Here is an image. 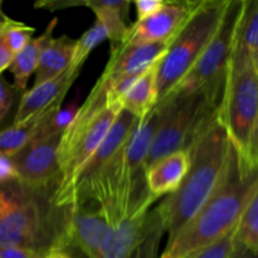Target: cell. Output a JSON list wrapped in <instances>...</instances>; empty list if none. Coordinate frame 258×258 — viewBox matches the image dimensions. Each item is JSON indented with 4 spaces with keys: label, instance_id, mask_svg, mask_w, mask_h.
I'll use <instances>...</instances> for the list:
<instances>
[{
    "label": "cell",
    "instance_id": "1",
    "mask_svg": "<svg viewBox=\"0 0 258 258\" xmlns=\"http://www.w3.org/2000/svg\"><path fill=\"white\" fill-rule=\"evenodd\" d=\"M3 212L0 248H20L48 253L70 247L73 208H58L55 185L30 186L19 180L0 185Z\"/></svg>",
    "mask_w": 258,
    "mask_h": 258
},
{
    "label": "cell",
    "instance_id": "2",
    "mask_svg": "<svg viewBox=\"0 0 258 258\" xmlns=\"http://www.w3.org/2000/svg\"><path fill=\"white\" fill-rule=\"evenodd\" d=\"M258 190L257 173L243 176L231 146L226 170L208 201L179 231L159 258H196L228 236L239 221L244 207Z\"/></svg>",
    "mask_w": 258,
    "mask_h": 258
},
{
    "label": "cell",
    "instance_id": "3",
    "mask_svg": "<svg viewBox=\"0 0 258 258\" xmlns=\"http://www.w3.org/2000/svg\"><path fill=\"white\" fill-rule=\"evenodd\" d=\"M188 153L190 164L183 183L154 209L164 232H168V241H171L198 213L226 170L231 144L221 116H217L199 134Z\"/></svg>",
    "mask_w": 258,
    "mask_h": 258
},
{
    "label": "cell",
    "instance_id": "4",
    "mask_svg": "<svg viewBox=\"0 0 258 258\" xmlns=\"http://www.w3.org/2000/svg\"><path fill=\"white\" fill-rule=\"evenodd\" d=\"M226 83L188 93H174L156 103L158 125L146 158V169L179 150H188L199 134L219 115Z\"/></svg>",
    "mask_w": 258,
    "mask_h": 258
},
{
    "label": "cell",
    "instance_id": "5",
    "mask_svg": "<svg viewBox=\"0 0 258 258\" xmlns=\"http://www.w3.org/2000/svg\"><path fill=\"white\" fill-rule=\"evenodd\" d=\"M219 116L236 153L241 174L248 176L257 173L258 70L228 71Z\"/></svg>",
    "mask_w": 258,
    "mask_h": 258
},
{
    "label": "cell",
    "instance_id": "6",
    "mask_svg": "<svg viewBox=\"0 0 258 258\" xmlns=\"http://www.w3.org/2000/svg\"><path fill=\"white\" fill-rule=\"evenodd\" d=\"M121 110L120 106H108L87 122L66 126L58 148L59 178L53 191V202L58 208L75 207L83 171Z\"/></svg>",
    "mask_w": 258,
    "mask_h": 258
},
{
    "label": "cell",
    "instance_id": "7",
    "mask_svg": "<svg viewBox=\"0 0 258 258\" xmlns=\"http://www.w3.org/2000/svg\"><path fill=\"white\" fill-rule=\"evenodd\" d=\"M228 0H203L178 33L158 68V102L165 100L191 70L218 30Z\"/></svg>",
    "mask_w": 258,
    "mask_h": 258
},
{
    "label": "cell",
    "instance_id": "8",
    "mask_svg": "<svg viewBox=\"0 0 258 258\" xmlns=\"http://www.w3.org/2000/svg\"><path fill=\"white\" fill-rule=\"evenodd\" d=\"M71 120L72 117L66 116L62 110L57 111L22 150L10 156L20 183L30 186L57 185L58 148L63 130Z\"/></svg>",
    "mask_w": 258,
    "mask_h": 258
},
{
    "label": "cell",
    "instance_id": "9",
    "mask_svg": "<svg viewBox=\"0 0 258 258\" xmlns=\"http://www.w3.org/2000/svg\"><path fill=\"white\" fill-rule=\"evenodd\" d=\"M242 5L243 0H228L217 33L196 64L170 95L194 92L208 86L226 83Z\"/></svg>",
    "mask_w": 258,
    "mask_h": 258
},
{
    "label": "cell",
    "instance_id": "10",
    "mask_svg": "<svg viewBox=\"0 0 258 258\" xmlns=\"http://www.w3.org/2000/svg\"><path fill=\"white\" fill-rule=\"evenodd\" d=\"M163 226L150 207H141L112 226L100 258H158Z\"/></svg>",
    "mask_w": 258,
    "mask_h": 258
},
{
    "label": "cell",
    "instance_id": "11",
    "mask_svg": "<svg viewBox=\"0 0 258 258\" xmlns=\"http://www.w3.org/2000/svg\"><path fill=\"white\" fill-rule=\"evenodd\" d=\"M203 0H178L165 2L159 12L141 22L130 25L127 38L122 47L171 43L185 27Z\"/></svg>",
    "mask_w": 258,
    "mask_h": 258
},
{
    "label": "cell",
    "instance_id": "12",
    "mask_svg": "<svg viewBox=\"0 0 258 258\" xmlns=\"http://www.w3.org/2000/svg\"><path fill=\"white\" fill-rule=\"evenodd\" d=\"M113 224L106 212L92 202L77 201L70 224V246L87 258H100Z\"/></svg>",
    "mask_w": 258,
    "mask_h": 258
},
{
    "label": "cell",
    "instance_id": "13",
    "mask_svg": "<svg viewBox=\"0 0 258 258\" xmlns=\"http://www.w3.org/2000/svg\"><path fill=\"white\" fill-rule=\"evenodd\" d=\"M80 72L81 70L68 67L53 80L33 86L32 90L25 91L20 98L13 126H23L35 118L47 117L59 111L68 90Z\"/></svg>",
    "mask_w": 258,
    "mask_h": 258
},
{
    "label": "cell",
    "instance_id": "14",
    "mask_svg": "<svg viewBox=\"0 0 258 258\" xmlns=\"http://www.w3.org/2000/svg\"><path fill=\"white\" fill-rule=\"evenodd\" d=\"M258 70V2L243 0L237 23L229 72Z\"/></svg>",
    "mask_w": 258,
    "mask_h": 258
},
{
    "label": "cell",
    "instance_id": "15",
    "mask_svg": "<svg viewBox=\"0 0 258 258\" xmlns=\"http://www.w3.org/2000/svg\"><path fill=\"white\" fill-rule=\"evenodd\" d=\"M189 164L190 156L188 150H179L149 166L145 173L149 193L156 199L174 193L183 183Z\"/></svg>",
    "mask_w": 258,
    "mask_h": 258
},
{
    "label": "cell",
    "instance_id": "16",
    "mask_svg": "<svg viewBox=\"0 0 258 258\" xmlns=\"http://www.w3.org/2000/svg\"><path fill=\"white\" fill-rule=\"evenodd\" d=\"M169 45L170 43H155L136 47H120L111 52L110 60L102 75L117 76L144 72L165 55Z\"/></svg>",
    "mask_w": 258,
    "mask_h": 258
},
{
    "label": "cell",
    "instance_id": "17",
    "mask_svg": "<svg viewBox=\"0 0 258 258\" xmlns=\"http://www.w3.org/2000/svg\"><path fill=\"white\" fill-rule=\"evenodd\" d=\"M80 7H88L96 15V20L102 24L106 37L111 43V52L122 47L127 38L130 27L126 23L130 2L126 0H85Z\"/></svg>",
    "mask_w": 258,
    "mask_h": 258
},
{
    "label": "cell",
    "instance_id": "18",
    "mask_svg": "<svg viewBox=\"0 0 258 258\" xmlns=\"http://www.w3.org/2000/svg\"><path fill=\"white\" fill-rule=\"evenodd\" d=\"M161 58L148 68L121 97L120 106L138 120H144L158 102V68Z\"/></svg>",
    "mask_w": 258,
    "mask_h": 258
},
{
    "label": "cell",
    "instance_id": "19",
    "mask_svg": "<svg viewBox=\"0 0 258 258\" xmlns=\"http://www.w3.org/2000/svg\"><path fill=\"white\" fill-rule=\"evenodd\" d=\"M139 121L140 120H138L135 116L128 113L127 111L121 110L117 117H116L115 122L112 123L108 133L106 134L105 139H103L102 143L98 146L97 151L92 156L88 165L86 166L81 179L96 173L98 169L106 165L113 158V155L125 145Z\"/></svg>",
    "mask_w": 258,
    "mask_h": 258
},
{
    "label": "cell",
    "instance_id": "20",
    "mask_svg": "<svg viewBox=\"0 0 258 258\" xmlns=\"http://www.w3.org/2000/svg\"><path fill=\"white\" fill-rule=\"evenodd\" d=\"M58 19L54 18L50 20L49 24L44 29V32L37 38H32L29 42L25 44V47L19 53L14 55L12 60V64L9 66V70L14 77V90L19 92H25L28 81L30 76L37 71L38 63H39L40 54L43 49L53 37V30L57 27Z\"/></svg>",
    "mask_w": 258,
    "mask_h": 258
},
{
    "label": "cell",
    "instance_id": "21",
    "mask_svg": "<svg viewBox=\"0 0 258 258\" xmlns=\"http://www.w3.org/2000/svg\"><path fill=\"white\" fill-rule=\"evenodd\" d=\"M76 40L67 35L50 38L40 54L34 86L53 80L64 72L72 59Z\"/></svg>",
    "mask_w": 258,
    "mask_h": 258
},
{
    "label": "cell",
    "instance_id": "22",
    "mask_svg": "<svg viewBox=\"0 0 258 258\" xmlns=\"http://www.w3.org/2000/svg\"><path fill=\"white\" fill-rule=\"evenodd\" d=\"M52 115L43 118H35L23 126L12 125L10 127L0 131V154L7 156L15 155L39 133L45 121Z\"/></svg>",
    "mask_w": 258,
    "mask_h": 258
},
{
    "label": "cell",
    "instance_id": "23",
    "mask_svg": "<svg viewBox=\"0 0 258 258\" xmlns=\"http://www.w3.org/2000/svg\"><path fill=\"white\" fill-rule=\"evenodd\" d=\"M236 241L252 253H258V190L252 194L239 217Z\"/></svg>",
    "mask_w": 258,
    "mask_h": 258
},
{
    "label": "cell",
    "instance_id": "24",
    "mask_svg": "<svg viewBox=\"0 0 258 258\" xmlns=\"http://www.w3.org/2000/svg\"><path fill=\"white\" fill-rule=\"evenodd\" d=\"M106 32L103 29L102 24L98 20H96L95 24L86 30L78 40H76L75 49H73L72 59L68 67L73 68V70H82L83 64H85L86 59L88 55L91 54L93 49L97 47L98 44L106 39Z\"/></svg>",
    "mask_w": 258,
    "mask_h": 258
},
{
    "label": "cell",
    "instance_id": "25",
    "mask_svg": "<svg viewBox=\"0 0 258 258\" xmlns=\"http://www.w3.org/2000/svg\"><path fill=\"white\" fill-rule=\"evenodd\" d=\"M34 32L35 29L33 27H29L22 22H17V20H13L10 24L2 29L3 38H4L10 52L14 55L19 53L25 47V44L32 39Z\"/></svg>",
    "mask_w": 258,
    "mask_h": 258
},
{
    "label": "cell",
    "instance_id": "26",
    "mask_svg": "<svg viewBox=\"0 0 258 258\" xmlns=\"http://www.w3.org/2000/svg\"><path fill=\"white\" fill-rule=\"evenodd\" d=\"M234 248H236V228L228 236L207 248L196 258H231Z\"/></svg>",
    "mask_w": 258,
    "mask_h": 258
},
{
    "label": "cell",
    "instance_id": "27",
    "mask_svg": "<svg viewBox=\"0 0 258 258\" xmlns=\"http://www.w3.org/2000/svg\"><path fill=\"white\" fill-rule=\"evenodd\" d=\"M14 87L10 83H8L3 76H0V125L12 108L13 102H14Z\"/></svg>",
    "mask_w": 258,
    "mask_h": 258
},
{
    "label": "cell",
    "instance_id": "28",
    "mask_svg": "<svg viewBox=\"0 0 258 258\" xmlns=\"http://www.w3.org/2000/svg\"><path fill=\"white\" fill-rule=\"evenodd\" d=\"M134 4H135L136 14H138L136 22H141L159 12L165 4V2L164 0H136L134 2Z\"/></svg>",
    "mask_w": 258,
    "mask_h": 258
},
{
    "label": "cell",
    "instance_id": "29",
    "mask_svg": "<svg viewBox=\"0 0 258 258\" xmlns=\"http://www.w3.org/2000/svg\"><path fill=\"white\" fill-rule=\"evenodd\" d=\"M18 180L17 171L13 166L10 156L0 154V185L13 183Z\"/></svg>",
    "mask_w": 258,
    "mask_h": 258
},
{
    "label": "cell",
    "instance_id": "30",
    "mask_svg": "<svg viewBox=\"0 0 258 258\" xmlns=\"http://www.w3.org/2000/svg\"><path fill=\"white\" fill-rule=\"evenodd\" d=\"M47 253L20 248H0V258H44Z\"/></svg>",
    "mask_w": 258,
    "mask_h": 258
},
{
    "label": "cell",
    "instance_id": "31",
    "mask_svg": "<svg viewBox=\"0 0 258 258\" xmlns=\"http://www.w3.org/2000/svg\"><path fill=\"white\" fill-rule=\"evenodd\" d=\"M13 58H14V54L8 48L7 43L3 38L2 30H0V73L7 70V68H9V66L12 64Z\"/></svg>",
    "mask_w": 258,
    "mask_h": 258
},
{
    "label": "cell",
    "instance_id": "32",
    "mask_svg": "<svg viewBox=\"0 0 258 258\" xmlns=\"http://www.w3.org/2000/svg\"><path fill=\"white\" fill-rule=\"evenodd\" d=\"M231 258H257V254L252 253L251 251L246 249L243 246L237 243L236 241V248H234V252Z\"/></svg>",
    "mask_w": 258,
    "mask_h": 258
},
{
    "label": "cell",
    "instance_id": "33",
    "mask_svg": "<svg viewBox=\"0 0 258 258\" xmlns=\"http://www.w3.org/2000/svg\"><path fill=\"white\" fill-rule=\"evenodd\" d=\"M44 258H72V257H71L67 252L63 251V249H54V251L48 252L47 256Z\"/></svg>",
    "mask_w": 258,
    "mask_h": 258
},
{
    "label": "cell",
    "instance_id": "34",
    "mask_svg": "<svg viewBox=\"0 0 258 258\" xmlns=\"http://www.w3.org/2000/svg\"><path fill=\"white\" fill-rule=\"evenodd\" d=\"M12 22H13L12 18H9L4 12H3L2 2H0V30H2L4 27H7L8 24H10Z\"/></svg>",
    "mask_w": 258,
    "mask_h": 258
},
{
    "label": "cell",
    "instance_id": "35",
    "mask_svg": "<svg viewBox=\"0 0 258 258\" xmlns=\"http://www.w3.org/2000/svg\"><path fill=\"white\" fill-rule=\"evenodd\" d=\"M2 212H3V189L0 186V226H2Z\"/></svg>",
    "mask_w": 258,
    "mask_h": 258
}]
</instances>
